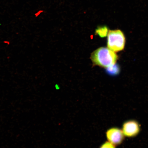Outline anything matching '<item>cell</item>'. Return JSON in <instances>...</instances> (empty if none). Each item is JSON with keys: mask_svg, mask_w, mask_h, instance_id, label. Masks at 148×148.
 Returning a JSON list of instances; mask_svg holds the SVG:
<instances>
[{"mask_svg": "<svg viewBox=\"0 0 148 148\" xmlns=\"http://www.w3.org/2000/svg\"><path fill=\"white\" fill-rule=\"evenodd\" d=\"M115 52L106 47L99 48L92 53L91 59L96 65L107 68L116 64L118 56Z\"/></svg>", "mask_w": 148, "mask_h": 148, "instance_id": "obj_1", "label": "cell"}, {"mask_svg": "<svg viewBox=\"0 0 148 148\" xmlns=\"http://www.w3.org/2000/svg\"><path fill=\"white\" fill-rule=\"evenodd\" d=\"M125 38L124 34L120 29L109 31L107 38L108 49L114 52H118L124 49Z\"/></svg>", "mask_w": 148, "mask_h": 148, "instance_id": "obj_2", "label": "cell"}, {"mask_svg": "<svg viewBox=\"0 0 148 148\" xmlns=\"http://www.w3.org/2000/svg\"><path fill=\"white\" fill-rule=\"evenodd\" d=\"M121 129L125 138H132L139 134L141 126L137 120L130 119L123 122Z\"/></svg>", "mask_w": 148, "mask_h": 148, "instance_id": "obj_3", "label": "cell"}, {"mask_svg": "<svg viewBox=\"0 0 148 148\" xmlns=\"http://www.w3.org/2000/svg\"><path fill=\"white\" fill-rule=\"evenodd\" d=\"M107 141L116 146L121 145L125 140V136L121 128L112 127L107 130L105 132Z\"/></svg>", "mask_w": 148, "mask_h": 148, "instance_id": "obj_4", "label": "cell"}, {"mask_svg": "<svg viewBox=\"0 0 148 148\" xmlns=\"http://www.w3.org/2000/svg\"><path fill=\"white\" fill-rule=\"evenodd\" d=\"M106 71L110 75H116L120 73V68L118 65L114 64L107 67Z\"/></svg>", "mask_w": 148, "mask_h": 148, "instance_id": "obj_5", "label": "cell"}, {"mask_svg": "<svg viewBox=\"0 0 148 148\" xmlns=\"http://www.w3.org/2000/svg\"><path fill=\"white\" fill-rule=\"evenodd\" d=\"M108 32V28L106 26L99 27L96 30V33L102 38L106 36Z\"/></svg>", "mask_w": 148, "mask_h": 148, "instance_id": "obj_6", "label": "cell"}, {"mask_svg": "<svg viewBox=\"0 0 148 148\" xmlns=\"http://www.w3.org/2000/svg\"><path fill=\"white\" fill-rule=\"evenodd\" d=\"M99 148H116V147L107 140L101 144Z\"/></svg>", "mask_w": 148, "mask_h": 148, "instance_id": "obj_7", "label": "cell"}, {"mask_svg": "<svg viewBox=\"0 0 148 148\" xmlns=\"http://www.w3.org/2000/svg\"><path fill=\"white\" fill-rule=\"evenodd\" d=\"M3 43H5V44H7V45H9L10 44V42L7 41V40H5V41L3 42Z\"/></svg>", "mask_w": 148, "mask_h": 148, "instance_id": "obj_8", "label": "cell"}]
</instances>
